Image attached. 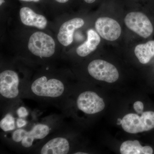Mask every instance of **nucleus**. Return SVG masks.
<instances>
[{
  "label": "nucleus",
  "instance_id": "nucleus-1",
  "mask_svg": "<svg viewBox=\"0 0 154 154\" xmlns=\"http://www.w3.org/2000/svg\"><path fill=\"white\" fill-rule=\"evenodd\" d=\"M72 88L64 79L42 75L28 82L22 98H30L63 108L72 93Z\"/></svg>",
  "mask_w": 154,
  "mask_h": 154
},
{
  "label": "nucleus",
  "instance_id": "nucleus-2",
  "mask_svg": "<svg viewBox=\"0 0 154 154\" xmlns=\"http://www.w3.org/2000/svg\"><path fill=\"white\" fill-rule=\"evenodd\" d=\"M56 122L55 119L50 118L46 121L33 125L29 130L22 128L14 129L11 133L10 142L19 149H35L47 140L48 137L59 125Z\"/></svg>",
  "mask_w": 154,
  "mask_h": 154
},
{
  "label": "nucleus",
  "instance_id": "nucleus-3",
  "mask_svg": "<svg viewBox=\"0 0 154 154\" xmlns=\"http://www.w3.org/2000/svg\"><path fill=\"white\" fill-rule=\"evenodd\" d=\"M28 82L21 79L17 72L6 69L0 73V99L1 108L11 110L17 107L22 98Z\"/></svg>",
  "mask_w": 154,
  "mask_h": 154
},
{
  "label": "nucleus",
  "instance_id": "nucleus-4",
  "mask_svg": "<svg viewBox=\"0 0 154 154\" xmlns=\"http://www.w3.org/2000/svg\"><path fill=\"white\" fill-rule=\"evenodd\" d=\"M28 50L33 55L40 58H49L55 52V41L51 36L41 31L33 33L29 38Z\"/></svg>",
  "mask_w": 154,
  "mask_h": 154
},
{
  "label": "nucleus",
  "instance_id": "nucleus-5",
  "mask_svg": "<svg viewBox=\"0 0 154 154\" xmlns=\"http://www.w3.org/2000/svg\"><path fill=\"white\" fill-rule=\"evenodd\" d=\"M121 125L125 132L130 134L149 131L154 128V112L146 111L141 116L135 113H128L122 118Z\"/></svg>",
  "mask_w": 154,
  "mask_h": 154
},
{
  "label": "nucleus",
  "instance_id": "nucleus-6",
  "mask_svg": "<svg viewBox=\"0 0 154 154\" xmlns=\"http://www.w3.org/2000/svg\"><path fill=\"white\" fill-rule=\"evenodd\" d=\"M89 74L98 81L113 83L117 81L119 73L116 68L112 64L103 60H94L88 66Z\"/></svg>",
  "mask_w": 154,
  "mask_h": 154
},
{
  "label": "nucleus",
  "instance_id": "nucleus-7",
  "mask_svg": "<svg viewBox=\"0 0 154 154\" xmlns=\"http://www.w3.org/2000/svg\"><path fill=\"white\" fill-rule=\"evenodd\" d=\"M75 105L77 109L87 115H94L101 112L105 108L102 97L94 91H86L77 96Z\"/></svg>",
  "mask_w": 154,
  "mask_h": 154
},
{
  "label": "nucleus",
  "instance_id": "nucleus-8",
  "mask_svg": "<svg viewBox=\"0 0 154 154\" xmlns=\"http://www.w3.org/2000/svg\"><path fill=\"white\" fill-rule=\"evenodd\" d=\"M124 22L128 28L143 38H148L153 32L151 22L146 15L141 12L129 13L125 18Z\"/></svg>",
  "mask_w": 154,
  "mask_h": 154
},
{
  "label": "nucleus",
  "instance_id": "nucleus-9",
  "mask_svg": "<svg viewBox=\"0 0 154 154\" xmlns=\"http://www.w3.org/2000/svg\"><path fill=\"white\" fill-rule=\"evenodd\" d=\"M72 143L67 134L54 136L46 140L34 149L36 153L67 154L71 152Z\"/></svg>",
  "mask_w": 154,
  "mask_h": 154
},
{
  "label": "nucleus",
  "instance_id": "nucleus-10",
  "mask_svg": "<svg viewBox=\"0 0 154 154\" xmlns=\"http://www.w3.org/2000/svg\"><path fill=\"white\" fill-rule=\"evenodd\" d=\"M95 27L99 36L108 41H115L121 34V27L119 23L110 17L98 18L95 22Z\"/></svg>",
  "mask_w": 154,
  "mask_h": 154
},
{
  "label": "nucleus",
  "instance_id": "nucleus-11",
  "mask_svg": "<svg viewBox=\"0 0 154 154\" xmlns=\"http://www.w3.org/2000/svg\"><path fill=\"white\" fill-rule=\"evenodd\" d=\"M85 21L80 18L70 19L62 25L59 30L57 38L62 45L68 46L73 41V34L75 30L82 27Z\"/></svg>",
  "mask_w": 154,
  "mask_h": 154
},
{
  "label": "nucleus",
  "instance_id": "nucleus-12",
  "mask_svg": "<svg viewBox=\"0 0 154 154\" xmlns=\"http://www.w3.org/2000/svg\"><path fill=\"white\" fill-rule=\"evenodd\" d=\"M19 16L22 24L38 29H44L47 27L48 21L44 16L35 13L28 7H23L19 11Z\"/></svg>",
  "mask_w": 154,
  "mask_h": 154
},
{
  "label": "nucleus",
  "instance_id": "nucleus-13",
  "mask_svg": "<svg viewBox=\"0 0 154 154\" xmlns=\"http://www.w3.org/2000/svg\"><path fill=\"white\" fill-rule=\"evenodd\" d=\"M101 42V37L96 31L92 29L87 31V39L77 47V54L81 57L88 56L96 50Z\"/></svg>",
  "mask_w": 154,
  "mask_h": 154
},
{
  "label": "nucleus",
  "instance_id": "nucleus-14",
  "mask_svg": "<svg viewBox=\"0 0 154 154\" xmlns=\"http://www.w3.org/2000/svg\"><path fill=\"white\" fill-rule=\"evenodd\" d=\"M120 152L122 154H152L153 150L149 146H143L137 140H127L122 144Z\"/></svg>",
  "mask_w": 154,
  "mask_h": 154
},
{
  "label": "nucleus",
  "instance_id": "nucleus-15",
  "mask_svg": "<svg viewBox=\"0 0 154 154\" xmlns=\"http://www.w3.org/2000/svg\"><path fill=\"white\" fill-rule=\"evenodd\" d=\"M134 54L141 63H148L154 57V40L138 45L135 48Z\"/></svg>",
  "mask_w": 154,
  "mask_h": 154
},
{
  "label": "nucleus",
  "instance_id": "nucleus-16",
  "mask_svg": "<svg viewBox=\"0 0 154 154\" xmlns=\"http://www.w3.org/2000/svg\"><path fill=\"white\" fill-rule=\"evenodd\" d=\"M1 127L6 132L15 129L16 126L14 119L10 114H7L1 121Z\"/></svg>",
  "mask_w": 154,
  "mask_h": 154
},
{
  "label": "nucleus",
  "instance_id": "nucleus-17",
  "mask_svg": "<svg viewBox=\"0 0 154 154\" xmlns=\"http://www.w3.org/2000/svg\"><path fill=\"white\" fill-rule=\"evenodd\" d=\"M133 108L137 114H142L143 113L144 105L141 101H137L133 105Z\"/></svg>",
  "mask_w": 154,
  "mask_h": 154
},
{
  "label": "nucleus",
  "instance_id": "nucleus-18",
  "mask_svg": "<svg viewBox=\"0 0 154 154\" xmlns=\"http://www.w3.org/2000/svg\"><path fill=\"white\" fill-rule=\"evenodd\" d=\"M17 113L19 115V117L21 118L25 117L26 116L28 115V113L27 110L25 107H20L17 110Z\"/></svg>",
  "mask_w": 154,
  "mask_h": 154
},
{
  "label": "nucleus",
  "instance_id": "nucleus-19",
  "mask_svg": "<svg viewBox=\"0 0 154 154\" xmlns=\"http://www.w3.org/2000/svg\"><path fill=\"white\" fill-rule=\"evenodd\" d=\"M27 124L26 121L23 118L20 117L17 120V125L18 128H22V127L25 126Z\"/></svg>",
  "mask_w": 154,
  "mask_h": 154
},
{
  "label": "nucleus",
  "instance_id": "nucleus-20",
  "mask_svg": "<svg viewBox=\"0 0 154 154\" xmlns=\"http://www.w3.org/2000/svg\"><path fill=\"white\" fill-rule=\"evenodd\" d=\"M55 2L60 5H66L70 2L71 0H53Z\"/></svg>",
  "mask_w": 154,
  "mask_h": 154
},
{
  "label": "nucleus",
  "instance_id": "nucleus-21",
  "mask_svg": "<svg viewBox=\"0 0 154 154\" xmlns=\"http://www.w3.org/2000/svg\"><path fill=\"white\" fill-rule=\"evenodd\" d=\"M19 1L22 2H25L37 3L41 2L42 0H19Z\"/></svg>",
  "mask_w": 154,
  "mask_h": 154
},
{
  "label": "nucleus",
  "instance_id": "nucleus-22",
  "mask_svg": "<svg viewBox=\"0 0 154 154\" xmlns=\"http://www.w3.org/2000/svg\"><path fill=\"white\" fill-rule=\"evenodd\" d=\"M96 1V0H84L85 2L88 4H93V3L95 2Z\"/></svg>",
  "mask_w": 154,
  "mask_h": 154
},
{
  "label": "nucleus",
  "instance_id": "nucleus-23",
  "mask_svg": "<svg viewBox=\"0 0 154 154\" xmlns=\"http://www.w3.org/2000/svg\"><path fill=\"white\" fill-rule=\"evenodd\" d=\"M122 123V119L120 118H118L117 120V125H121Z\"/></svg>",
  "mask_w": 154,
  "mask_h": 154
},
{
  "label": "nucleus",
  "instance_id": "nucleus-24",
  "mask_svg": "<svg viewBox=\"0 0 154 154\" xmlns=\"http://www.w3.org/2000/svg\"><path fill=\"white\" fill-rule=\"evenodd\" d=\"M6 0H0V6L2 7V6L5 4Z\"/></svg>",
  "mask_w": 154,
  "mask_h": 154
}]
</instances>
